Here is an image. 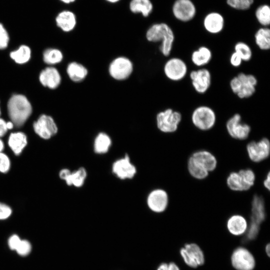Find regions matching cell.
<instances>
[{
    "instance_id": "obj_1",
    "label": "cell",
    "mask_w": 270,
    "mask_h": 270,
    "mask_svg": "<svg viewBox=\"0 0 270 270\" xmlns=\"http://www.w3.org/2000/svg\"><path fill=\"white\" fill-rule=\"evenodd\" d=\"M8 114L14 126L22 127L26 122L32 112V105L22 94L12 96L8 102Z\"/></svg>"
},
{
    "instance_id": "obj_2",
    "label": "cell",
    "mask_w": 270,
    "mask_h": 270,
    "mask_svg": "<svg viewBox=\"0 0 270 270\" xmlns=\"http://www.w3.org/2000/svg\"><path fill=\"white\" fill-rule=\"evenodd\" d=\"M147 40L152 42L160 41V50L162 54L168 56L172 51L174 40V33L165 23L156 24L150 26L146 34Z\"/></svg>"
},
{
    "instance_id": "obj_3",
    "label": "cell",
    "mask_w": 270,
    "mask_h": 270,
    "mask_svg": "<svg viewBox=\"0 0 270 270\" xmlns=\"http://www.w3.org/2000/svg\"><path fill=\"white\" fill-rule=\"evenodd\" d=\"M258 80L252 74L239 73L230 80L232 91L240 98H247L252 96L256 90Z\"/></svg>"
},
{
    "instance_id": "obj_4",
    "label": "cell",
    "mask_w": 270,
    "mask_h": 270,
    "mask_svg": "<svg viewBox=\"0 0 270 270\" xmlns=\"http://www.w3.org/2000/svg\"><path fill=\"white\" fill-rule=\"evenodd\" d=\"M255 179V174L252 170H241L238 172L230 173L226 179V184L232 190L246 191L254 184Z\"/></svg>"
},
{
    "instance_id": "obj_5",
    "label": "cell",
    "mask_w": 270,
    "mask_h": 270,
    "mask_svg": "<svg viewBox=\"0 0 270 270\" xmlns=\"http://www.w3.org/2000/svg\"><path fill=\"white\" fill-rule=\"evenodd\" d=\"M216 114L214 110L207 106H200L192 112V123L197 128L208 130L212 128L216 122Z\"/></svg>"
},
{
    "instance_id": "obj_6",
    "label": "cell",
    "mask_w": 270,
    "mask_h": 270,
    "mask_svg": "<svg viewBox=\"0 0 270 270\" xmlns=\"http://www.w3.org/2000/svg\"><path fill=\"white\" fill-rule=\"evenodd\" d=\"M182 119L180 112L170 108H167L157 114V127L163 132H174L177 130Z\"/></svg>"
},
{
    "instance_id": "obj_7",
    "label": "cell",
    "mask_w": 270,
    "mask_h": 270,
    "mask_svg": "<svg viewBox=\"0 0 270 270\" xmlns=\"http://www.w3.org/2000/svg\"><path fill=\"white\" fill-rule=\"evenodd\" d=\"M33 128L35 133L41 138L49 140L56 134L58 128L52 117L42 114L34 122Z\"/></svg>"
},
{
    "instance_id": "obj_8",
    "label": "cell",
    "mask_w": 270,
    "mask_h": 270,
    "mask_svg": "<svg viewBox=\"0 0 270 270\" xmlns=\"http://www.w3.org/2000/svg\"><path fill=\"white\" fill-rule=\"evenodd\" d=\"M231 263L236 270H253L256 266L255 258L246 248L238 247L232 252Z\"/></svg>"
},
{
    "instance_id": "obj_9",
    "label": "cell",
    "mask_w": 270,
    "mask_h": 270,
    "mask_svg": "<svg viewBox=\"0 0 270 270\" xmlns=\"http://www.w3.org/2000/svg\"><path fill=\"white\" fill-rule=\"evenodd\" d=\"M164 70L170 80L178 82L182 80L188 72V66L184 60L179 58H172L166 62Z\"/></svg>"
},
{
    "instance_id": "obj_10",
    "label": "cell",
    "mask_w": 270,
    "mask_h": 270,
    "mask_svg": "<svg viewBox=\"0 0 270 270\" xmlns=\"http://www.w3.org/2000/svg\"><path fill=\"white\" fill-rule=\"evenodd\" d=\"M226 128L230 136L239 140L247 138L251 130L248 124L242 122V117L239 114H234L228 120Z\"/></svg>"
},
{
    "instance_id": "obj_11",
    "label": "cell",
    "mask_w": 270,
    "mask_h": 270,
    "mask_svg": "<svg viewBox=\"0 0 270 270\" xmlns=\"http://www.w3.org/2000/svg\"><path fill=\"white\" fill-rule=\"evenodd\" d=\"M133 65L131 61L126 57H118L110 63L108 71L110 76L116 80H124L131 74Z\"/></svg>"
},
{
    "instance_id": "obj_12",
    "label": "cell",
    "mask_w": 270,
    "mask_h": 270,
    "mask_svg": "<svg viewBox=\"0 0 270 270\" xmlns=\"http://www.w3.org/2000/svg\"><path fill=\"white\" fill-rule=\"evenodd\" d=\"M246 150L252 161L256 162H262L270 155V141L267 138H264L257 142H250L246 146Z\"/></svg>"
},
{
    "instance_id": "obj_13",
    "label": "cell",
    "mask_w": 270,
    "mask_h": 270,
    "mask_svg": "<svg viewBox=\"0 0 270 270\" xmlns=\"http://www.w3.org/2000/svg\"><path fill=\"white\" fill-rule=\"evenodd\" d=\"M190 77L192 86L198 93L204 94L210 88L212 82V76L208 70L200 68L192 70L190 74Z\"/></svg>"
},
{
    "instance_id": "obj_14",
    "label": "cell",
    "mask_w": 270,
    "mask_h": 270,
    "mask_svg": "<svg viewBox=\"0 0 270 270\" xmlns=\"http://www.w3.org/2000/svg\"><path fill=\"white\" fill-rule=\"evenodd\" d=\"M172 10L174 17L183 22L192 20L196 14V6L191 0H176Z\"/></svg>"
},
{
    "instance_id": "obj_15",
    "label": "cell",
    "mask_w": 270,
    "mask_h": 270,
    "mask_svg": "<svg viewBox=\"0 0 270 270\" xmlns=\"http://www.w3.org/2000/svg\"><path fill=\"white\" fill-rule=\"evenodd\" d=\"M112 172L121 180L130 179L135 176L136 170L130 162L128 154L116 160L112 164Z\"/></svg>"
},
{
    "instance_id": "obj_16",
    "label": "cell",
    "mask_w": 270,
    "mask_h": 270,
    "mask_svg": "<svg viewBox=\"0 0 270 270\" xmlns=\"http://www.w3.org/2000/svg\"><path fill=\"white\" fill-rule=\"evenodd\" d=\"M147 204L150 209L154 212L160 213L164 212L168 204L166 192L162 189L152 191L148 196Z\"/></svg>"
},
{
    "instance_id": "obj_17",
    "label": "cell",
    "mask_w": 270,
    "mask_h": 270,
    "mask_svg": "<svg viewBox=\"0 0 270 270\" xmlns=\"http://www.w3.org/2000/svg\"><path fill=\"white\" fill-rule=\"evenodd\" d=\"M86 176V171L83 167L72 172L68 168H63L59 172L60 178L64 180L68 186L77 188L83 186Z\"/></svg>"
},
{
    "instance_id": "obj_18",
    "label": "cell",
    "mask_w": 270,
    "mask_h": 270,
    "mask_svg": "<svg viewBox=\"0 0 270 270\" xmlns=\"http://www.w3.org/2000/svg\"><path fill=\"white\" fill-rule=\"evenodd\" d=\"M39 80L44 86L54 89L60 85L61 76L57 69L54 67H48L40 72Z\"/></svg>"
},
{
    "instance_id": "obj_19",
    "label": "cell",
    "mask_w": 270,
    "mask_h": 270,
    "mask_svg": "<svg viewBox=\"0 0 270 270\" xmlns=\"http://www.w3.org/2000/svg\"><path fill=\"white\" fill-rule=\"evenodd\" d=\"M191 156L200 167L208 172L214 170L216 167L217 160L216 157L207 150L196 151Z\"/></svg>"
},
{
    "instance_id": "obj_20",
    "label": "cell",
    "mask_w": 270,
    "mask_h": 270,
    "mask_svg": "<svg viewBox=\"0 0 270 270\" xmlns=\"http://www.w3.org/2000/svg\"><path fill=\"white\" fill-rule=\"evenodd\" d=\"M203 24L205 30L208 32L218 34L222 30L224 20V17L220 13L212 12L205 16Z\"/></svg>"
},
{
    "instance_id": "obj_21",
    "label": "cell",
    "mask_w": 270,
    "mask_h": 270,
    "mask_svg": "<svg viewBox=\"0 0 270 270\" xmlns=\"http://www.w3.org/2000/svg\"><path fill=\"white\" fill-rule=\"evenodd\" d=\"M28 143V137L22 132H15L10 134L8 139L9 148L16 156L20 155Z\"/></svg>"
},
{
    "instance_id": "obj_22",
    "label": "cell",
    "mask_w": 270,
    "mask_h": 270,
    "mask_svg": "<svg viewBox=\"0 0 270 270\" xmlns=\"http://www.w3.org/2000/svg\"><path fill=\"white\" fill-rule=\"evenodd\" d=\"M226 226L231 234L238 236L246 232L248 226L244 217L239 214H234L228 219Z\"/></svg>"
},
{
    "instance_id": "obj_23",
    "label": "cell",
    "mask_w": 270,
    "mask_h": 270,
    "mask_svg": "<svg viewBox=\"0 0 270 270\" xmlns=\"http://www.w3.org/2000/svg\"><path fill=\"white\" fill-rule=\"evenodd\" d=\"M8 245L12 250H16L19 255L23 256L28 255L32 250L30 242L21 240L16 234H13L9 238Z\"/></svg>"
},
{
    "instance_id": "obj_24",
    "label": "cell",
    "mask_w": 270,
    "mask_h": 270,
    "mask_svg": "<svg viewBox=\"0 0 270 270\" xmlns=\"http://www.w3.org/2000/svg\"><path fill=\"white\" fill-rule=\"evenodd\" d=\"M266 218L264 200L261 196H254L252 202L251 221L260 224Z\"/></svg>"
},
{
    "instance_id": "obj_25",
    "label": "cell",
    "mask_w": 270,
    "mask_h": 270,
    "mask_svg": "<svg viewBox=\"0 0 270 270\" xmlns=\"http://www.w3.org/2000/svg\"><path fill=\"white\" fill-rule=\"evenodd\" d=\"M57 26L66 32L72 30L76 24L74 14L69 10H64L58 14L56 18Z\"/></svg>"
},
{
    "instance_id": "obj_26",
    "label": "cell",
    "mask_w": 270,
    "mask_h": 270,
    "mask_svg": "<svg viewBox=\"0 0 270 270\" xmlns=\"http://www.w3.org/2000/svg\"><path fill=\"white\" fill-rule=\"evenodd\" d=\"M212 58L211 50L206 46H201L194 50L191 55V60L194 64L198 67L208 64Z\"/></svg>"
},
{
    "instance_id": "obj_27",
    "label": "cell",
    "mask_w": 270,
    "mask_h": 270,
    "mask_svg": "<svg viewBox=\"0 0 270 270\" xmlns=\"http://www.w3.org/2000/svg\"><path fill=\"white\" fill-rule=\"evenodd\" d=\"M66 72L70 80L74 82L82 81L86 76L88 72L84 66L76 62L68 64Z\"/></svg>"
},
{
    "instance_id": "obj_28",
    "label": "cell",
    "mask_w": 270,
    "mask_h": 270,
    "mask_svg": "<svg viewBox=\"0 0 270 270\" xmlns=\"http://www.w3.org/2000/svg\"><path fill=\"white\" fill-rule=\"evenodd\" d=\"M254 40L260 50H268L270 48V30L266 27L259 28L254 34Z\"/></svg>"
},
{
    "instance_id": "obj_29",
    "label": "cell",
    "mask_w": 270,
    "mask_h": 270,
    "mask_svg": "<svg viewBox=\"0 0 270 270\" xmlns=\"http://www.w3.org/2000/svg\"><path fill=\"white\" fill-rule=\"evenodd\" d=\"M112 144L110 137L106 133L100 132L96 137L94 140V151L98 154L107 152Z\"/></svg>"
},
{
    "instance_id": "obj_30",
    "label": "cell",
    "mask_w": 270,
    "mask_h": 270,
    "mask_svg": "<svg viewBox=\"0 0 270 270\" xmlns=\"http://www.w3.org/2000/svg\"><path fill=\"white\" fill-rule=\"evenodd\" d=\"M10 56L16 63L20 64H24L30 60L31 50L28 46L22 45L16 50L10 52Z\"/></svg>"
},
{
    "instance_id": "obj_31",
    "label": "cell",
    "mask_w": 270,
    "mask_h": 270,
    "mask_svg": "<svg viewBox=\"0 0 270 270\" xmlns=\"http://www.w3.org/2000/svg\"><path fill=\"white\" fill-rule=\"evenodd\" d=\"M130 8L132 12H141L144 16H148L152 11V4L150 0H132Z\"/></svg>"
},
{
    "instance_id": "obj_32",
    "label": "cell",
    "mask_w": 270,
    "mask_h": 270,
    "mask_svg": "<svg viewBox=\"0 0 270 270\" xmlns=\"http://www.w3.org/2000/svg\"><path fill=\"white\" fill-rule=\"evenodd\" d=\"M188 169L190 174L198 180H202L208 175V172L200 167L190 156L188 161Z\"/></svg>"
},
{
    "instance_id": "obj_33",
    "label": "cell",
    "mask_w": 270,
    "mask_h": 270,
    "mask_svg": "<svg viewBox=\"0 0 270 270\" xmlns=\"http://www.w3.org/2000/svg\"><path fill=\"white\" fill-rule=\"evenodd\" d=\"M184 248L198 266H202L204 264V252L198 244L194 243L187 244H185Z\"/></svg>"
},
{
    "instance_id": "obj_34",
    "label": "cell",
    "mask_w": 270,
    "mask_h": 270,
    "mask_svg": "<svg viewBox=\"0 0 270 270\" xmlns=\"http://www.w3.org/2000/svg\"><path fill=\"white\" fill-rule=\"evenodd\" d=\"M63 58L60 50L56 48H48L43 53V60L48 64H55L60 62Z\"/></svg>"
},
{
    "instance_id": "obj_35",
    "label": "cell",
    "mask_w": 270,
    "mask_h": 270,
    "mask_svg": "<svg viewBox=\"0 0 270 270\" xmlns=\"http://www.w3.org/2000/svg\"><path fill=\"white\" fill-rule=\"evenodd\" d=\"M256 17L258 22L264 27L270 23V8L267 4L260 6L256 11Z\"/></svg>"
},
{
    "instance_id": "obj_36",
    "label": "cell",
    "mask_w": 270,
    "mask_h": 270,
    "mask_svg": "<svg viewBox=\"0 0 270 270\" xmlns=\"http://www.w3.org/2000/svg\"><path fill=\"white\" fill-rule=\"evenodd\" d=\"M234 50L242 61L248 62L252 58V52L250 47L244 42H236L234 46Z\"/></svg>"
},
{
    "instance_id": "obj_37",
    "label": "cell",
    "mask_w": 270,
    "mask_h": 270,
    "mask_svg": "<svg viewBox=\"0 0 270 270\" xmlns=\"http://www.w3.org/2000/svg\"><path fill=\"white\" fill-rule=\"evenodd\" d=\"M253 2L254 0H226V3L229 6L238 10L248 9Z\"/></svg>"
},
{
    "instance_id": "obj_38",
    "label": "cell",
    "mask_w": 270,
    "mask_h": 270,
    "mask_svg": "<svg viewBox=\"0 0 270 270\" xmlns=\"http://www.w3.org/2000/svg\"><path fill=\"white\" fill-rule=\"evenodd\" d=\"M11 168V160L10 157L4 152H0V172L6 174Z\"/></svg>"
},
{
    "instance_id": "obj_39",
    "label": "cell",
    "mask_w": 270,
    "mask_h": 270,
    "mask_svg": "<svg viewBox=\"0 0 270 270\" xmlns=\"http://www.w3.org/2000/svg\"><path fill=\"white\" fill-rule=\"evenodd\" d=\"M260 224L251 221L246 232V238L250 240H254L258 236Z\"/></svg>"
},
{
    "instance_id": "obj_40",
    "label": "cell",
    "mask_w": 270,
    "mask_h": 270,
    "mask_svg": "<svg viewBox=\"0 0 270 270\" xmlns=\"http://www.w3.org/2000/svg\"><path fill=\"white\" fill-rule=\"evenodd\" d=\"M180 254L186 265L192 268H197L198 266L186 250L184 247L180 250Z\"/></svg>"
},
{
    "instance_id": "obj_41",
    "label": "cell",
    "mask_w": 270,
    "mask_h": 270,
    "mask_svg": "<svg viewBox=\"0 0 270 270\" xmlns=\"http://www.w3.org/2000/svg\"><path fill=\"white\" fill-rule=\"evenodd\" d=\"M9 40L10 38L7 30L0 23V50L6 48L8 46Z\"/></svg>"
},
{
    "instance_id": "obj_42",
    "label": "cell",
    "mask_w": 270,
    "mask_h": 270,
    "mask_svg": "<svg viewBox=\"0 0 270 270\" xmlns=\"http://www.w3.org/2000/svg\"><path fill=\"white\" fill-rule=\"evenodd\" d=\"M12 212L11 207L7 204L0 202V220H4L10 216Z\"/></svg>"
},
{
    "instance_id": "obj_43",
    "label": "cell",
    "mask_w": 270,
    "mask_h": 270,
    "mask_svg": "<svg viewBox=\"0 0 270 270\" xmlns=\"http://www.w3.org/2000/svg\"><path fill=\"white\" fill-rule=\"evenodd\" d=\"M230 61L231 65L235 68L240 66L242 62L240 57L234 52L230 55Z\"/></svg>"
},
{
    "instance_id": "obj_44",
    "label": "cell",
    "mask_w": 270,
    "mask_h": 270,
    "mask_svg": "<svg viewBox=\"0 0 270 270\" xmlns=\"http://www.w3.org/2000/svg\"><path fill=\"white\" fill-rule=\"evenodd\" d=\"M8 130L6 122L3 118H0V138L4 136Z\"/></svg>"
},
{
    "instance_id": "obj_45",
    "label": "cell",
    "mask_w": 270,
    "mask_h": 270,
    "mask_svg": "<svg viewBox=\"0 0 270 270\" xmlns=\"http://www.w3.org/2000/svg\"><path fill=\"white\" fill-rule=\"evenodd\" d=\"M270 172H268L267 176H266V178L264 180V186L268 190H270Z\"/></svg>"
},
{
    "instance_id": "obj_46",
    "label": "cell",
    "mask_w": 270,
    "mask_h": 270,
    "mask_svg": "<svg viewBox=\"0 0 270 270\" xmlns=\"http://www.w3.org/2000/svg\"><path fill=\"white\" fill-rule=\"evenodd\" d=\"M168 270H180L178 266L174 262L168 264Z\"/></svg>"
},
{
    "instance_id": "obj_47",
    "label": "cell",
    "mask_w": 270,
    "mask_h": 270,
    "mask_svg": "<svg viewBox=\"0 0 270 270\" xmlns=\"http://www.w3.org/2000/svg\"><path fill=\"white\" fill-rule=\"evenodd\" d=\"M156 270H168V264L163 262L160 264Z\"/></svg>"
},
{
    "instance_id": "obj_48",
    "label": "cell",
    "mask_w": 270,
    "mask_h": 270,
    "mask_svg": "<svg viewBox=\"0 0 270 270\" xmlns=\"http://www.w3.org/2000/svg\"><path fill=\"white\" fill-rule=\"evenodd\" d=\"M6 126L8 130H11L14 127V123L10 120L6 122Z\"/></svg>"
},
{
    "instance_id": "obj_49",
    "label": "cell",
    "mask_w": 270,
    "mask_h": 270,
    "mask_svg": "<svg viewBox=\"0 0 270 270\" xmlns=\"http://www.w3.org/2000/svg\"><path fill=\"white\" fill-rule=\"evenodd\" d=\"M265 250L266 254L268 256H270V244H268L265 248Z\"/></svg>"
},
{
    "instance_id": "obj_50",
    "label": "cell",
    "mask_w": 270,
    "mask_h": 270,
    "mask_svg": "<svg viewBox=\"0 0 270 270\" xmlns=\"http://www.w3.org/2000/svg\"><path fill=\"white\" fill-rule=\"evenodd\" d=\"M4 148V141L0 138V152H2Z\"/></svg>"
},
{
    "instance_id": "obj_51",
    "label": "cell",
    "mask_w": 270,
    "mask_h": 270,
    "mask_svg": "<svg viewBox=\"0 0 270 270\" xmlns=\"http://www.w3.org/2000/svg\"><path fill=\"white\" fill-rule=\"evenodd\" d=\"M60 0L64 3L69 4V3L74 2L75 0Z\"/></svg>"
},
{
    "instance_id": "obj_52",
    "label": "cell",
    "mask_w": 270,
    "mask_h": 270,
    "mask_svg": "<svg viewBox=\"0 0 270 270\" xmlns=\"http://www.w3.org/2000/svg\"><path fill=\"white\" fill-rule=\"evenodd\" d=\"M106 0L110 2H118L120 0Z\"/></svg>"
},
{
    "instance_id": "obj_53",
    "label": "cell",
    "mask_w": 270,
    "mask_h": 270,
    "mask_svg": "<svg viewBox=\"0 0 270 270\" xmlns=\"http://www.w3.org/2000/svg\"><path fill=\"white\" fill-rule=\"evenodd\" d=\"M0 114H1V111H0Z\"/></svg>"
}]
</instances>
